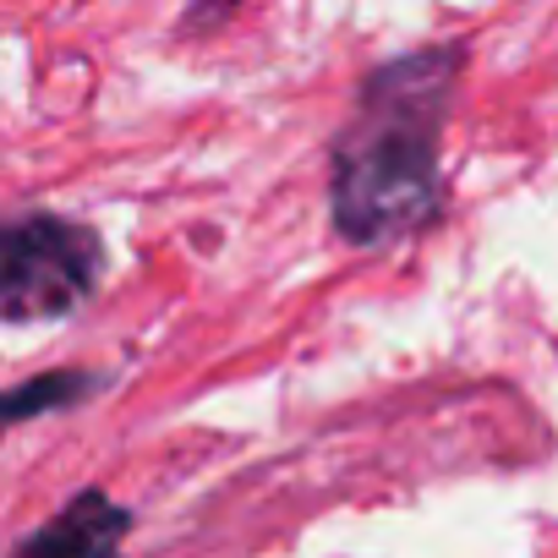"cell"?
Wrapping results in <instances>:
<instances>
[{"instance_id": "1", "label": "cell", "mask_w": 558, "mask_h": 558, "mask_svg": "<svg viewBox=\"0 0 558 558\" xmlns=\"http://www.w3.org/2000/svg\"><path fill=\"white\" fill-rule=\"evenodd\" d=\"M454 56H405L384 66L335 154V219L356 246L411 235L438 208V121Z\"/></svg>"}, {"instance_id": "2", "label": "cell", "mask_w": 558, "mask_h": 558, "mask_svg": "<svg viewBox=\"0 0 558 558\" xmlns=\"http://www.w3.org/2000/svg\"><path fill=\"white\" fill-rule=\"evenodd\" d=\"M99 279V235L56 219L23 214L0 225V318L34 324L66 318Z\"/></svg>"}, {"instance_id": "3", "label": "cell", "mask_w": 558, "mask_h": 558, "mask_svg": "<svg viewBox=\"0 0 558 558\" xmlns=\"http://www.w3.org/2000/svg\"><path fill=\"white\" fill-rule=\"evenodd\" d=\"M126 509L110 504L105 493H83L77 504H66L17 558H110L126 536Z\"/></svg>"}, {"instance_id": "4", "label": "cell", "mask_w": 558, "mask_h": 558, "mask_svg": "<svg viewBox=\"0 0 558 558\" xmlns=\"http://www.w3.org/2000/svg\"><path fill=\"white\" fill-rule=\"evenodd\" d=\"M88 384H94L88 373H50V378H28V384L7 389V395H0V433H7L12 422H28V416H45L56 405L83 400Z\"/></svg>"}]
</instances>
